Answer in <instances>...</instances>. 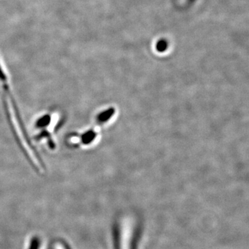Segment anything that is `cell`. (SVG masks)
I'll return each instance as SVG.
<instances>
[{
    "mask_svg": "<svg viewBox=\"0 0 249 249\" xmlns=\"http://www.w3.org/2000/svg\"><path fill=\"white\" fill-rule=\"evenodd\" d=\"M51 121V116L49 115L44 116L43 117L38 119L37 121V127H43L47 125Z\"/></svg>",
    "mask_w": 249,
    "mask_h": 249,
    "instance_id": "4",
    "label": "cell"
},
{
    "mask_svg": "<svg viewBox=\"0 0 249 249\" xmlns=\"http://www.w3.org/2000/svg\"><path fill=\"white\" fill-rule=\"evenodd\" d=\"M0 81L2 83L3 87H4V91H6V95H7L8 98H9L10 101H11V105H12L13 109H14V112L15 116H16V119H17L18 124H19V127H20L21 130L22 131L23 134H24V138L30 146L31 150H34V153L36 154V157L37 159H39L40 161H42L40 160V156L38 155L37 152H36L35 147L33 146L32 143H31L30 139H29V136L27 132H26L25 127H24V124H23V121L22 118H21L20 114H19V109H18V106H16V102L15 101L14 96L11 93V89H9V83H8V78L6 76V73L3 70L2 67L0 65Z\"/></svg>",
    "mask_w": 249,
    "mask_h": 249,
    "instance_id": "1",
    "label": "cell"
},
{
    "mask_svg": "<svg viewBox=\"0 0 249 249\" xmlns=\"http://www.w3.org/2000/svg\"><path fill=\"white\" fill-rule=\"evenodd\" d=\"M40 240L37 237H33L31 241L29 249H39L40 248Z\"/></svg>",
    "mask_w": 249,
    "mask_h": 249,
    "instance_id": "5",
    "label": "cell"
},
{
    "mask_svg": "<svg viewBox=\"0 0 249 249\" xmlns=\"http://www.w3.org/2000/svg\"><path fill=\"white\" fill-rule=\"evenodd\" d=\"M114 112H115V109L112 107L103 111L101 114H98L97 117L98 122L100 123V124H104V123L107 122V121H109L112 117Z\"/></svg>",
    "mask_w": 249,
    "mask_h": 249,
    "instance_id": "3",
    "label": "cell"
},
{
    "mask_svg": "<svg viewBox=\"0 0 249 249\" xmlns=\"http://www.w3.org/2000/svg\"><path fill=\"white\" fill-rule=\"evenodd\" d=\"M97 133L93 129L87 131L80 137V142L83 145H89L96 139Z\"/></svg>",
    "mask_w": 249,
    "mask_h": 249,
    "instance_id": "2",
    "label": "cell"
}]
</instances>
